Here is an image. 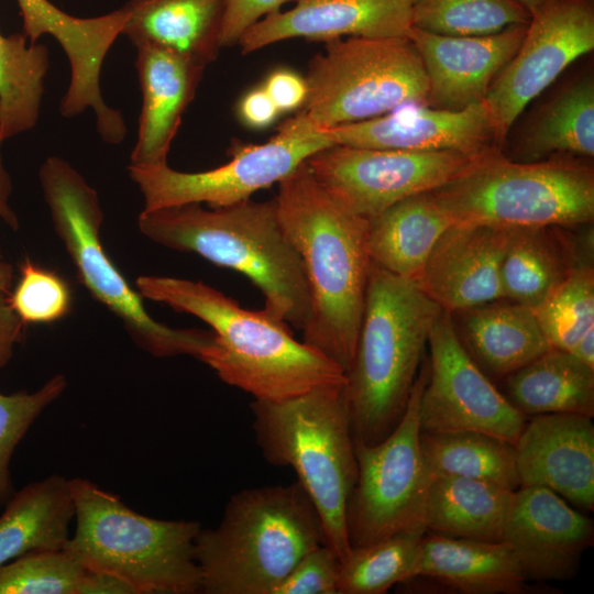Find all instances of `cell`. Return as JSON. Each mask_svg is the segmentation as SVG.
I'll list each match as a JSON object with an SVG mask.
<instances>
[{"mask_svg": "<svg viewBox=\"0 0 594 594\" xmlns=\"http://www.w3.org/2000/svg\"><path fill=\"white\" fill-rule=\"evenodd\" d=\"M135 48L142 107L130 164L164 165L206 67L163 48Z\"/></svg>", "mask_w": 594, "mask_h": 594, "instance_id": "cell-23", "label": "cell"}, {"mask_svg": "<svg viewBox=\"0 0 594 594\" xmlns=\"http://www.w3.org/2000/svg\"><path fill=\"white\" fill-rule=\"evenodd\" d=\"M20 277L10 295V304L24 324L52 323L66 317L72 293L63 277L25 258Z\"/></svg>", "mask_w": 594, "mask_h": 594, "instance_id": "cell-40", "label": "cell"}, {"mask_svg": "<svg viewBox=\"0 0 594 594\" xmlns=\"http://www.w3.org/2000/svg\"><path fill=\"white\" fill-rule=\"evenodd\" d=\"M509 229L452 224L435 244L416 283L450 315L504 299L501 266Z\"/></svg>", "mask_w": 594, "mask_h": 594, "instance_id": "cell-21", "label": "cell"}, {"mask_svg": "<svg viewBox=\"0 0 594 594\" xmlns=\"http://www.w3.org/2000/svg\"><path fill=\"white\" fill-rule=\"evenodd\" d=\"M529 13L534 12L543 0H517Z\"/></svg>", "mask_w": 594, "mask_h": 594, "instance_id": "cell-48", "label": "cell"}, {"mask_svg": "<svg viewBox=\"0 0 594 594\" xmlns=\"http://www.w3.org/2000/svg\"><path fill=\"white\" fill-rule=\"evenodd\" d=\"M84 573L64 549L32 551L0 566V594H78Z\"/></svg>", "mask_w": 594, "mask_h": 594, "instance_id": "cell-38", "label": "cell"}, {"mask_svg": "<svg viewBox=\"0 0 594 594\" xmlns=\"http://www.w3.org/2000/svg\"><path fill=\"white\" fill-rule=\"evenodd\" d=\"M428 348L430 360L419 397L421 431H477L515 444L528 417L470 356L444 310L431 328Z\"/></svg>", "mask_w": 594, "mask_h": 594, "instance_id": "cell-14", "label": "cell"}, {"mask_svg": "<svg viewBox=\"0 0 594 594\" xmlns=\"http://www.w3.org/2000/svg\"><path fill=\"white\" fill-rule=\"evenodd\" d=\"M40 184L54 230L64 243L80 283L111 311L132 340L156 358L191 355L198 360L215 344V333L172 328L154 320L110 260L100 240L103 211L98 194L65 160L50 156L40 167Z\"/></svg>", "mask_w": 594, "mask_h": 594, "instance_id": "cell-9", "label": "cell"}, {"mask_svg": "<svg viewBox=\"0 0 594 594\" xmlns=\"http://www.w3.org/2000/svg\"><path fill=\"white\" fill-rule=\"evenodd\" d=\"M505 387L507 399L527 417L594 414V369L566 351L549 349L507 375Z\"/></svg>", "mask_w": 594, "mask_h": 594, "instance_id": "cell-31", "label": "cell"}, {"mask_svg": "<svg viewBox=\"0 0 594 594\" xmlns=\"http://www.w3.org/2000/svg\"><path fill=\"white\" fill-rule=\"evenodd\" d=\"M521 162L593 157L594 80L580 76L550 100L524 135Z\"/></svg>", "mask_w": 594, "mask_h": 594, "instance_id": "cell-32", "label": "cell"}, {"mask_svg": "<svg viewBox=\"0 0 594 594\" xmlns=\"http://www.w3.org/2000/svg\"><path fill=\"white\" fill-rule=\"evenodd\" d=\"M327 544L320 516L298 481L244 488L215 528H200L195 559L200 592L274 594L298 561Z\"/></svg>", "mask_w": 594, "mask_h": 594, "instance_id": "cell-5", "label": "cell"}, {"mask_svg": "<svg viewBox=\"0 0 594 594\" xmlns=\"http://www.w3.org/2000/svg\"><path fill=\"white\" fill-rule=\"evenodd\" d=\"M226 0H130L122 34L207 67L217 59Z\"/></svg>", "mask_w": 594, "mask_h": 594, "instance_id": "cell-25", "label": "cell"}, {"mask_svg": "<svg viewBox=\"0 0 594 594\" xmlns=\"http://www.w3.org/2000/svg\"><path fill=\"white\" fill-rule=\"evenodd\" d=\"M332 145L480 156L502 148L485 101L462 110L411 103L367 120L318 130Z\"/></svg>", "mask_w": 594, "mask_h": 594, "instance_id": "cell-17", "label": "cell"}, {"mask_svg": "<svg viewBox=\"0 0 594 594\" xmlns=\"http://www.w3.org/2000/svg\"><path fill=\"white\" fill-rule=\"evenodd\" d=\"M66 387V377L56 374L35 392L0 393V506L14 493L10 461L16 446L35 419Z\"/></svg>", "mask_w": 594, "mask_h": 594, "instance_id": "cell-39", "label": "cell"}, {"mask_svg": "<svg viewBox=\"0 0 594 594\" xmlns=\"http://www.w3.org/2000/svg\"><path fill=\"white\" fill-rule=\"evenodd\" d=\"M299 112L316 129L367 120L411 103L427 105L428 78L406 36L336 38L315 55Z\"/></svg>", "mask_w": 594, "mask_h": 594, "instance_id": "cell-10", "label": "cell"}, {"mask_svg": "<svg viewBox=\"0 0 594 594\" xmlns=\"http://www.w3.org/2000/svg\"><path fill=\"white\" fill-rule=\"evenodd\" d=\"M238 113L246 127L265 129L276 121L280 112L262 86L250 90L242 97Z\"/></svg>", "mask_w": 594, "mask_h": 594, "instance_id": "cell-45", "label": "cell"}, {"mask_svg": "<svg viewBox=\"0 0 594 594\" xmlns=\"http://www.w3.org/2000/svg\"><path fill=\"white\" fill-rule=\"evenodd\" d=\"M263 88L280 113L300 110L308 96L305 77L286 68L272 72L266 77Z\"/></svg>", "mask_w": 594, "mask_h": 594, "instance_id": "cell-44", "label": "cell"}, {"mask_svg": "<svg viewBox=\"0 0 594 594\" xmlns=\"http://www.w3.org/2000/svg\"><path fill=\"white\" fill-rule=\"evenodd\" d=\"M534 311L550 346L572 353L581 338L594 330L590 262L579 263Z\"/></svg>", "mask_w": 594, "mask_h": 594, "instance_id": "cell-37", "label": "cell"}, {"mask_svg": "<svg viewBox=\"0 0 594 594\" xmlns=\"http://www.w3.org/2000/svg\"><path fill=\"white\" fill-rule=\"evenodd\" d=\"M594 48L593 0H543L484 99L504 143L526 106Z\"/></svg>", "mask_w": 594, "mask_h": 594, "instance_id": "cell-15", "label": "cell"}, {"mask_svg": "<svg viewBox=\"0 0 594 594\" xmlns=\"http://www.w3.org/2000/svg\"><path fill=\"white\" fill-rule=\"evenodd\" d=\"M78 594H138V592L118 575L85 569Z\"/></svg>", "mask_w": 594, "mask_h": 594, "instance_id": "cell-46", "label": "cell"}, {"mask_svg": "<svg viewBox=\"0 0 594 594\" xmlns=\"http://www.w3.org/2000/svg\"><path fill=\"white\" fill-rule=\"evenodd\" d=\"M431 194L453 224L574 227L594 219V170L578 157L521 162L495 148Z\"/></svg>", "mask_w": 594, "mask_h": 594, "instance_id": "cell-8", "label": "cell"}, {"mask_svg": "<svg viewBox=\"0 0 594 594\" xmlns=\"http://www.w3.org/2000/svg\"><path fill=\"white\" fill-rule=\"evenodd\" d=\"M1 145L2 143L0 141V219L12 230H18L20 227L19 218L9 201L13 190V185L11 176L3 162Z\"/></svg>", "mask_w": 594, "mask_h": 594, "instance_id": "cell-47", "label": "cell"}, {"mask_svg": "<svg viewBox=\"0 0 594 594\" xmlns=\"http://www.w3.org/2000/svg\"><path fill=\"white\" fill-rule=\"evenodd\" d=\"M462 344L484 372L506 377L551 349L534 309L509 301L462 311Z\"/></svg>", "mask_w": 594, "mask_h": 594, "instance_id": "cell-26", "label": "cell"}, {"mask_svg": "<svg viewBox=\"0 0 594 594\" xmlns=\"http://www.w3.org/2000/svg\"><path fill=\"white\" fill-rule=\"evenodd\" d=\"M139 230L172 250L195 253L243 274L264 296V309L302 330L312 302L299 254L286 237L275 199L205 209L183 204L143 209Z\"/></svg>", "mask_w": 594, "mask_h": 594, "instance_id": "cell-3", "label": "cell"}, {"mask_svg": "<svg viewBox=\"0 0 594 594\" xmlns=\"http://www.w3.org/2000/svg\"><path fill=\"white\" fill-rule=\"evenodd\" d=\"M413 28L449 36L486 35L528 24L517 0H411Z\"/></svg>", "mask_w": 594, "mask_h": 594, "instance_id": "cell-36", "label": "cell"}, {"mask_svg": "<svg viewBox=\"0 0 594 594\" xmlns=\"http://www.w3.org/2000/svg\"><path fill=\"white\" fill-rule=\"evenodd\" d=\"M411 28V0H297L294 8L270 13L249 28L238 45L250 54L294 37H407Z\"/></svg>", "mask_w": 594, "mask_h": 594, "instance_id": "cell-22", "label": "cell"}, {"mask_svg": "<svg viewBox=\"0 0 594 594\" xmlns=\"http://www.w3.org/2000/svg\"><path fill=\"white\" fill-rule=\"evenodd\" d=\"M330 145L298 111L266 143L241 146L230 162L213 169L186 173L168 164H129L128 172L142 194L144 209L202 202L218 208L248 200L254 193L278 184L314 153Z\"/></svg>", "mask_w": 594, "mask_h": 594, "instance_id": "cell-12", "label": "cell"}, {"mask_svg": "<svg viewBox=\"0 0 594 594\" xmlns=\"http://www.w3.org/2000/svg\"><path fill=\"white\" fill-rule=\"evenodd\" d=\"M289 0H226L221 46L239 43L245 31Z\"/></svg>", "mask_w": 594, "mask_h": 594, "instance_id": "cell-42", "label": "cell"}, {"mask_svg": "<svg viewBox=\"0 0 594 594\" xmlns=\"http://www.w3.org/2000/svg\"><path fill=\"white\" fill-rule=\"evenodd\" d=\"M413 579H430L464 594H521L528 590V580L505 542L431 531L422 537Z\"/></svg>", "mask_w": 594, "mask_h": 594, "instance_id": "cell-24", "label": "cell"}, {"mask_svg": "<svg viewBox=\"0 0 594 594\" xmlns=\"http://www.w3.org/2000/svg\"><path fill=\"white\" fill-rule=\"evenodd\" d=\"M514 447L520 487H546L581 509H594L592 417L570 413L534 415Z\"/></svg>", "mask_w": 594, "mask_h": 594, "instance_id": "cell-19", "label": "cell"}, {"mask_svg": "<svg viewBox=\"0 0 594 594\" xmlns=\"http://www.w3.org/2000/svg\"><path fill=\"white\" fill-rule=\"evenodd\" d=\"M452 224L431 190L407 197L369 219L370 258L394 275L417 282L435 244Z\"/></svg>", "mask_w": 594, "mask_h": 594, "instance_id": "cell-27", "label": "cell"}, {"mask_svg": "<svg viewBox=\"0 0 594 594\" xmlns=\"http://www.w3.org/2000/svg\"><path fill=\"white\" fill-rule=\"evenodd\" d=\"M16 2L28 40L36 43L41 36L48 34L59 43L68 58L70 81L61 102V113L65 118H73L90 108L95 112L101 139L110 144L122 142L127 127L120 111L105 102L100 75L109 50L122 34L128 16L125 8L95 18H77L48 0Z\"/></svg>", "mask_w": 594, "mask_h": 594, "instance_id": "cell-16", "label": "cell"}, {"mask_svg": "<svg viewBox=\"0 0 594 594\" xmlns=\"http://www.w3.org/2000/svg\"><path fill=\"white\" fill-rule=\"evenodd\" d=\"M424 527L352 548L341 562L338 594H383L408 582L418 559Z\"/></svg>", "mask_w": 594, "mask_h": 594, "instance_id": "cell-35", "label": "cell"}, {"mask_svg": "<svg viewBox=\"0 0 594 594\" xmlns=\"http://www.w3.org/2000/svg\"><path fill=\"white\" fill-rule=\"evenodd\" d=\"M69 485L76 528L63 549L85 569L118 575L138 594L200 592L198 521L141 515L86 479Z\"/></svg>", "mask_w": 594, "mask_h": 594, "instance_id": "cell-7", "label": "cell"}, {"mask_svg": "<svg viewBox=\"0 0 594 594\" xmlns=\"http://www.w3.org/2000/svg\"><path fill=\"white\" fill-rule=\"evenodd\" d=\"M50 51L26 35L0 33V141L32 130L38 120Z\"/></svg>", "mask_w": 594, "mask_h": 594, "instance_id": "cell-34", "label": "cell"}, {"mask_svg": "<svg viewBox=\"0 0 594 594\" xmlns=\"http://www.w3.org/2000/svg\"><path fill=\"white\" fill-rule=\"evenodd\" d=\"M344 386L250 404L263 458L294 470L320 516L327 544L341 562L351 551L345 515L358 473Z\"/></svg>", "mask_w": 594, "mask_h": 594, "instance_id": "cell-6", "label": "cell"}, {"mask_svg": "<svg viewBox=\"0 0 594 594\" xmlns=\"http://www.w3.org/2000/svg\"><path fill=\"white\" fill-rule=\"evenodd\" d=\"M275 204L311 295L302 342L346 372L355 353L371 265L369 220L340 207L306 162L278 183Z\"/></svg>", "mask_w": 594, "mask_h": 594, "instance_id": "cell-1", "label": "cell"}, {"mask_svg": "<svg viewBox=\"0 0 594 594\" xmlns=\"http://www.w3.org/2000/svg\"><path fill=\"white\" fill-rule=\"evenodd\" d=\"M135 286L143 298L205 321L216 342L199 361L255 400H283L345 385V372L337 363L297 341L287 323L265 309H245L220 290L190 279L143 275Z\"/></svg>", "mask_w": 594, "mask_h": 594, "instance_id": "cell-2", "label": "cell"}, {"mask_svg": "<svg viewBox=\"0 0 594 594\" xmlns=\"http://www.w3.org/2000/svg\"><path fill=\"white\" fill-rule=\"evenodd\" d=\"M420 448L429 479L458 476L512 491L520 487L515 447L477 431H421Z\"/></svg>", "mask_w": 594, "mask_h": 594, "instance_id": "cell-33", "label": "cell"}, {"mask_svg": "<svg viewBox=\"0 0 594 594\" xmlns=\"http://www.w3.org/2000/svg\"><path fill=\"white\" fill-rule=\"evenodd\" d=\"M476 157L449 151L330 145L314 153L306 163L317 183L340 207L369 220L407 197L447 184Z\"/></svg>", "mask_w": 594, "mask_h": 594, "instance_id": "cell-13", "label": "cell"}, {"mask_svg": "<svg viewBox=\"0 0 594 594\" xmlns=\"http://www.w3.org/2000/svg\"><path fill=\"white\" fill-rule=\"evenodd\" d=\"M0 515V566L25 553L59 550L75 517L69 480L54 474L25 485Z\"/></svg>", "mask_w": 594, "mask_h": 594, "instance_id": "cell-28", "label": "cell"}, {"mask_svg": "<svg viewBox=\"0 0 594 594\" xmlns=\"http://www.w3.org/2000/svg\"><path fill=\"white\" fill-rule=\"evenodd\" d=\"M426 377L427 365L419 372L405 413L389 435L373 444L355 442L358 473L345 515L351 549L425 528L422 515L430 479L420 448L419 397Z\"/></svg>", "mask_w": 594, "mask_h": 594, "instance_id": "cell-11", "label": "cell"}, {"mask_svg": "<svg viewBox=\"0 0 594 594\" xmlns=\"http://www.w3.org/2000/svg\"><path fill=\"white\" fill-rule=\"evenodd\" d=\"M340 570V558L321 544L298 561L274 594H338Z\"/></svg>", "mask_w": 594, "mask_h": 594, "instance_id": "cell-41", "label": "cell"}, {"mask_svg": "<svg viewBox=\"0 0 594 594\" xmlns=\"http://www.w3.org/2000/svg\"><path fill=\"white\" fill-rule=\"evenodd\" d=\"M441 311L416 282L371 261L355 353L345 372L354 442L376 443L399 422Z\"/></svg>", "mask_w": 594, "mask_h": 594, "instance_id": "cell-4", "label": "cell"}, {"mask_svg": "<svg viewBox=\"0 0 594 594\" xmlns=\"http://www.w3.org/2000/svg\"><path fill=\"white\" fill-rule=\"evenodd\" d=\"M14 270L0 254V367L13 356L14 349L22 340L24 323L10 304Z\"/></svg>", "mask_w": 594, "mask_h": 594, "instance_id": "cell-43", "label": "cell"}, {"mask_svg": "<svg viewBox=\"0 0 594 594\" xmlns=\"http://www.w3.org/2000/svg\"><path fill=\"white\" fill-rule=\"evenodd\" d=\"M593 539L592 520L553 491L541 486L515 491L502 542L510 548L527 580L572 578Z\"/></svg>", "mask_w": 594, "mask_h": 594, "instance_id": "cell-18", "label": "cell"}, {"mask_svg": "<svg viewBox=\"0 0 594 594\" xmlns=\"http://www.w3.org/2000/svg\"><path fill=\"white\" fill-rule=\"evenodd\" d=\"M527 24L486 35L449 36L411 28L428 78L427 106L462 110L484 101L498 74L516 54Z\"/></svg>", "mask_w": 594, "mask_h": 594, "instance_id": "cell-20", "label": "cell"}, {"mask_svg": "<svg viewBox=\"0 0 594 594\" xmlns=\"http://www.w3.org/2000/svg\"><path fill=\"white\" fill-rule=\"evenodd\" d=\"M561 228L509 229L501 266L504 298L535 309L582 262Z\"/></svg>", "mask_w": 594, "mask_h": 594, "instance_id": "cell-30", "label": "cell"}, {"mask_svg": "<svg viewBox=\"0 0 594 594\" xmlns=\"http://www.w3.org/2000/svg\"><path fill=\"white\" fill-rule=\"evenodd\" d=\"M515 491L477 480L437 476L429 481L422 524L427 531L502 541Z\"/></svg>", "mask_w": 594, "mask_h": 594, "instance_id": "cell-29", "label": "cell"}]
</instances>
